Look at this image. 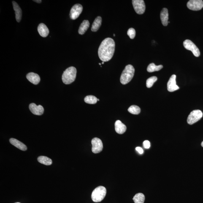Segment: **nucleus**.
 I'll return each instance as SVG.
<instances>
[{
	"label": "nucleus",
	"mask_w": 203,
	"mask_h": 203,
	"mask_svg": "<svg viewBox=\"0 0 203 203\" xmlns=\"http://www.w3.org/2000/svg\"><path fill=\"white\" fill-rule=\"evenodd\" d=\"M115 47V41L112 38H107L104 40L98 49V55L101 61H109L113 56Z\"/></svg>",
	"instance_id": "nucleus-1"
},
{
	"label": "nucleus",
	"mask_w": 203,
	"mask_h": 203,
	"mask_svg": "<svg viewBox=\"0 0 203 203\" xmlns=\"http://www.w3.org/2000/svg\"><path fill=\"white\" fill-rule=\"evenodd\" d=\"M134 73L135 69L132 65L129 64L125 67L120 77L121 83L123 85L129 83L134 77Z\"/></svg>",
	"instance_id": "nucleus-2"
},
{
	"label": "nucleus",
	"mask_w": 203,
	"mask_h": 203,
	"mask_svg": "<svg viewBox=\"0 0 203 203\" xmlns=\"http://www.w3.org/2000/svg\"><path fill=\"white\" fill-rule=\"evenodd\" d=\"M77 73V69L74 67L68 68L64 71L62 77L63 83L69 84L74 82L75 80Z\"/></svg>",
	"instance_id": "nucleus-3"
},
{
	"label": "nucleus",
	"mask_w": 203,
	"mask_h": 203,
	"mask_svg": "<svg viewBox=\"0 0 203 203\" xmlns=\"http://www.w3.org/2000/svg\"><path fill=\"white\" fill-rule=\"evenodd\" d=\"M107 193V190L105 187L100 186L93 190L91 194V199L95 202H100L104 199Z\"/></svg>",
	"instance_id": "nucleus-4"
},
{
	"label": "nucleus",
	"mask_w": 203,
	"mask_h": 203,
	"mask_svg": "<svg viewBox=\"0 0 203 203\" xmlns=\"http://www.w3.org/2000/svg\"><path fill=\"white\" fill-rule=\"evenodd\" d=\"M202 116V112L201 110H193L188 115L187 122L188 124L193 125L200 120Z\"/></svg>",
	"instance_id": "nucleus-5"
},
{
	"label": "nucleus",
	"mask_w": 203,
	"mask_h": 203,
	"mask_svg": "<svg viewBox=\"0 0 203 203\" xmlns=\"http://www.w3.org/2000/svg\"><path fill=\"white\" fill-rule=\"evenodd\" d=\"M183 45L186 50L191 51L195 56L199 57L200 55L199 49L191 41L186 40L184 41Z\"/></svg>",
	"instance_id": "nucleus-6"
},
{
	"label": "nucleus",
	"mask_w": 203,
	"mask_h": 203,
	"mask_svg": "<svg viewBox=\"0 0 203 203\" xmlns=\"http://www.w3.org/2000/svg\"><path fill=\"white\" fill-rule=\"evenodd\" d=\"M132 4L136 13L142 15L145 12L146 6L143 0H133Z\"/></svg>",
	"instance_id": "nucleus-7"
},
{
	"label": "nucleus",
	"mask_w": 203,
	"mask_h": 203,
	"mask_svg": "<svg viewBox=\"0 0 203 203\" xmlns=\"http://www.w3.org/2000/svg\"><path fill=\"white\" fill-rule=\"evenodd\" d=\"M92 151L94 153H99L102 151L103 145L101 139L98 138H94L91 140Z\"/></svg>",
	"instance_id": "nucleus-8"
},
{
	"label": "nucleus",
	"mask_w": 203,
	"mask_h": 203,
	"mask_svg": "<svg viewBox=\"0 0 203 203\" xmlns=\"http://www.w3.org/2000/svg\"><path fill=\"white\" fill-rule=\"evenodd\" d=\"M187 7L193 11L201 10L203 7V1L202 0H190L187 3Z\"/></svg>",
	"instance_id": "nucleus-9"
},
{
	"label": "nucleus",
	"mask_w": 203,
	"mask_h": 203,
	"mask_svg": "<svg viewBox=\"0 0 203 203\" xmlns=\"http://www.w3.org/2000/svg\"><path fill=\"white\" fill-rule=\"evenodd\" d=\"M83 7L80 4L74 5L71 9L70 13V18L72 20H75L78 18L81 13Z\"/></svg>",
	"instance_id": "nucleus-10"
},
{
	"label": "nucleus",
	"mask_w": 203,
	"mask_h": 203,
	"mask_svg": "<svg viewBox=\"0 0 203 203\" xmlns=\"http://www.w3.org/2000/svg\"><path fill=\"white\" fill-rule=\"evenodd\" d=\"M176 76L175 74L172 75L170 78L167 82V90L170 92H173L178 90L180 88L176 84Z\"/></svg>",
	"instance_id": "nucleus-11"
},
{
	"label": "nucleus",
	"mask_w": 203,
	"mask_h": 203,
	"mask_svg": "<svg viewBox=\"0 0 203 203\" xmlns=\"http://www.w3.org/2000/svg\"><path fill=\"white\" fill-rule=\"evenodd\" d=\"M29 108L32 113L35 115H42L44 112V109L42 105L37 106L34 103H32L29 105Z\"/></svg>",
	"instance_id": "nucleus-12"
},
{
	"label": "nucleus",
	"mask_w": 203,
	"mask_h": 203,
	"mask_svg": "<svg viewBox=\"0 0 203 203\" xmlns=\"http://www.w3.org/2000/svg\"><path fill=\"white\" fill-rule=\"evenodd\" d=\"M26 78L32 83L37 85L40 82V78L39 76L35 73L31 72L26 75Z\"/></svg>",
	"instance_id": "nucleus-13"
},
{
	"label": "nucleus",
	"mask_w": 203,
	"mask_h": 203,
	"mask_svg": "<svg viewBox=\"0 0 203 203\" xmlns=\"http://www.w3.org/2000/svg\"><path fill=\"white\" fill-rule=\"evenodd\" d=\"M115 131L119 134H122L125 132L126 127L119 120H117L115 123Z\"/></svg>",
	"instance_id": "nucleus-14"
},
{
	"label": "nucleus",
	"mask_w": 203,
	"mask_h": 203,
	"mask_svg": "<svg viewBox=\"0 0 203 203\" xmlns=\"http://www.w3.org/2000/svg\"><path fill=\"white\" fill-rule=\"evenodd\" d=\"M9 142L12 145L23 151H26L27 149L26 146L24 144L14 138H11L9 139Z\"/></svg>",
	"instance_id": "nucleus-15"
},
{
	"label": "nucleus",
	"mask_w": 203,
	"mask_h": 203,
	"mask_svg": "<svg viewBox=\"0 0 203 203\" xmlns=\"http://www.w3.org/2000/svg\"><path fill=\"white\" fill-rule=\"evenodd\" d=\"M38 31L41 36L43 37H46L48 36L49 33L48 28L44 23H40L39 25L37 28Z\"/></svg>",
	"instance_id": "nucleus-16"
},
{
	"label": "nucleus",
	"mask_w": 203,
	"mask_h": 203,
	"mask_svg": "<svg viewBox=\"0 0 203 203\" xmlns=\"http://www.w3.org/2000/svg\"><path fill=\"white\" fill-rule=\"evenodd\" d=\"M12 5H13V9L15 12L16 20V21L17 22H19L22 19V9L15 2L12 1Z\"/></svg>",
	"instance_id": "nucleus-17"
},
{
	"label": "nucleus",
	"mask_w": 203,
	"mask_h": 203,
	"mask_svg": "<svg viewBox=\"0 0 203 203\" xmlns=\"http://www.w3.org/2000/svg\"><path fill=\"white\" fill-rule=\"evenodd\" d=\"M160 18L162 24L164 26H167L168 24V19H169V14L168 11L166 8H164L161 11L160 14Z\"/></svg>",
	"instance_id": "nucleus-18"
},
{
	"label": "nucleus",
	"mask_w": 203,
	"mask_h": 203,
	"mask_svg": "<svg viewBox=\"0 0 203 203\" xmlns=\"http://www.w3.org/2000/svg\"><path fill=\"white\" fill-rule=\"evenodd\" d=\"M90 26L89 22L87 20H84L81 24L78 30V33L81 35H83L86 32Z\"/></svg>",
	"instance_id": "nucleus-19"
},
{
	"label": "nucleus",
	"mask_w": 203,
	"mask_h": 203,
	"mask_svg": "<svg viewBox=\"0 0 203 203\" xmlns=\"http://www.w3.org/2000/svg\"><path fill=\"white\" fill-rule=\"evenodd\" d=\"M102 19L100 16H98L95 19L93 23L91 28V31L93 32H96L100 27L102 24Z\"/></svg>",
	"instance_id": "nucleus-20"
},
{
	"label": "nucleus",
	"mask_w": 203,
	"mask_h": 203,
	"mask_svg": "<svg viewBox=\"0 0 203 203\" xmlns=\"http://www.w3.org/2000/svg\"><path fill=\"white\" fill-rule=\"evenodd\" d=\"M37 160L40 163L45 165H50L52 163V160L47 157L40 156L38 157Z\"/></svg>",
	"instance_id": "nucleus-21"
},
{
	"label": "nucleus",
	"mask_w": 203,
	"mask_h": 203,
	"mask_svg": "<svg viewBox=\"0 0 203 203\" xmlns=\"http://www.w3.org/2000/svg\"><path fill=\"white\" fill-rule=\"evenodd\" d=\"M163 68V66L161 65L156 66L155 65L154 63H152L151 64H149V65L147 67V72L151 73L155 72V71H159Z\"/></svg>",
	"instance_id": "nucleus-22"
},
{
	"label": "nucleus",
	"mask_w": 203,
	"mask_h": 203,
	"mask_svg": "<svg viewBox=\"0 0 203 203\" xmlns=\"http://www.w3.org/2000/svg\"><path fill=\"white\" fill-rule=\"evenodd\" d=\"M135 203H144L145 196L142 193H138L133 198Z\"/></svg>",
	"instance_id": "nucleus-23"
},
{
	"label": "nucleus",
	"mask_w": 203,
	"mask_h": 203,
	"mask_svg": "<svg viewBox=\"0 0 203 203\" xmlns=\"http://www.w3.org/2000/svg\"><path fill=\"white\" fill-rule=\"evenodd\" d=\"M97 98L93 95H89L84 98V101L87 104H94L97 102Z\"/></svg>",
	"instance_id": "nucleus-24"
},
{
	"label": "nucleus",
	"mask_w": 203,
	"mask_h": 203,
	"mask_svg": "<svg viewBox=\"0 0 203 203\" xmlns=\"http://www.w3.org/2000/svg\"><path fill=\"white\" fill-rule=\"evenodd\" d=\"M128 111L130 113L133 115H139L141 112L140 108L137 105L131 106L128 109Z\"/></svg>",
	"instance_id": "nucleus-25"
},
{
	"label": "nucleus",
	"mask_w": 203,
	"mask_h": 203,
	"mask_svg": "<svg viewBox=\"0 0 203 203\" xmlns=\"http://www.w3.org/2000/svg\"><path fill=\"white\" fill-rule=\"evenodd\" d=\"M157 80L156 77H152L148 78L146 81V86L147 88H150L151 87L155 82Z\"/></svg>",
	"instance_id": "nucleus-26"
},
{
	"label": "nucleus",
	"mask_w": 203,
	"mask_h": 203,
	"mask_svg": "<svg viewBox=\"0 0 203 203\" xmlns=\"http://www.w3.org/2000/svg\"><path fill=\"white\" fill-rule=\"evenodd\" d=\"M127 34L131 39H134L136 34L135 30L133 28H129L128 30Z\"/></svg>",
	"instance_id": "nucleus-27"
},
{
	"label": "nucleus",
	"mask_w": 203,
	"mask_h": 203,
	"mask_svg": "<svg viewBox=\"0 0 203 203\" xmlns=\"http://www.w3.org/2000/svg\"><path fill=\"white\" fill-rule=\"evenodd\" d=\"M143 146L145 149H149L150 148V143L148 140H145L143 143Z\"/></svg>",
	"instance_id": "nucleus-28"
},
{
	"label": "nucleus",
	"mask_w": 203,
	"mask_h": 203,
	"mask_svg": "<svg viewBox=\"0 0 203 203\" xmlns=\"http://www.w3.org/2000/svg\"><path fill=\"white\" fill-rule=\"evenodd\" d=\"M136 150L139 154H142L143 153V150L142 147H136Z\"/></svg>",
	"instance_id": "nucleus-29"
},
{
	"label": "nucleus",
	"mask_w": 203,
	"mask_h": 203,
	"mask_svg": "<svg viewBox=\"0 0 203 203\" xmlns=\"http://www.w3.org/2000/svg\"><path fill=\"white\" fill-rule=\"evenodd\" d=\"M34 2H35L38 3H40L41 2H42V1H41V0H35V1H33Z\"/></svg>",
	"instance_id": "nucleus-30"
},
{
	"label": "nucleus",
	"mask_w": 203,
	"mask_h": 203,
	"mask_svg": "<svg viewBox=\"0 0 203 203\" xmlns=\"http://www.w3.org/2000/svg\"><path fill=\"white\" fill-rule=\"evenodd\" d=\"M201 146H202L203 147V141L202 143H201Z\"/></svg>",
	"instance_id": "nucleus-31"
},
{
	"label": "nucleus",
	"mask_w": 203,
	"mask_h": 203,
	"mask_svg": "<svg viewBox=\"0 0 203 203\" xmlns=\"http://www.w3.org/2000/svg\"><path fill=\"white\" fill-rule=\"evenodd\" d=\"M104 62H102V64H104Z\"/></svg>",
	"instance_id": "nucleus-32"
},
{
	"label": "nucleus",
	"mask_w": 203,
	"mask_h": 203,
	"mask_svg": "<svg viewBox=\"0 0 203 203\" xmlns=\"http://www.w3.org/2000/svg\"><path fill=\"white\" fill-rule=\"evenodd\" d=\"M97 101H99V99H97Z\"/></svg>",
	"instance_id": "nucleus-33"
},
{
	"label": "nucleus",
	"mask_w": 203,
	"mask_h": 203,
	"mask_svg": "<svg viewBox=\"0 0 203 203\" xmlns=\"http://www.w3.org/2000/svg\"><path fill=\"white\" fill-rule=\"evenodd\" d=\"M99 64L100 65H101V63H99Z\"/></svg>",
	"instance_id": "nucleus-34"
},
{
	"label": "nucleus",
	"mask_w": 203,
	"mask_h": 203,
	"mask_svg": "<svg viewBox=\"0 0 203 203\" xmlns=\"http://www.w3.org/2000/svg\"><path fill=\"white\" fill-rule=\"evenodd\" d=\"M113 36H115V34H114V35H113Z\"/></svg>",
	"instance_id": "nucleus-35"
},
{
	"label": "nucleus",
	"mask_w": 203,
	"mask_h": 203,
	"mask_svg": "<svg viewBox=\"0 0 203 203\" xmlns=\"http://www.w3.org/2000/svg\"><path fill=\"white\" fill-rule=\"evenodd\" d=\"M19 203V202H17V203Z\"/></svg>",
	"instance_id": "nucleus-36"
}]
</instances>
